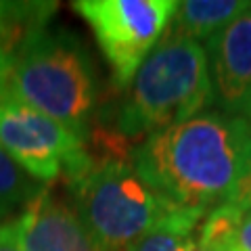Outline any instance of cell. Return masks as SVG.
Returning a JSON list of instances; mask_svg holds the SVG:
<instances>
[{
	"mask_svg": "<svg viewBox=\"0 0 251 251\" xmlns=\"http://www.w3.org/2000/svg\"><path fill=\"white\" fill-rule=\"evenodd\" d=\"M191 251H205V249H203V247L199 245V243H197V239H195V243H193V247H191Z\"/></svg>",
	"mask_w": 251,
	"mask_h": 251,
	"instance_id": "e0dca14e",
	"label": "cell"
},
{
	"mask_svg": "<svg viewBox=\"0 0 251 251\" xmlns=\"http://www.w3.org/2000/svg\"><path fill=\"white\" fill-rule=\"evenodd\" d=\"M203 211L172 207L126 251H191Z\"/></svg>",
	"mask_w": 251,
	"mask_h": 251,
	"instance_id": "8fae6325",
	"label": "cell"
},
{
	"mask_svg": "<svg viewBox=\"0 0 251 251\" xmlns=\"http://www.w3.org/2000/svg\"><path fill=\"white\" fill-rule=\"evenodd\" d=\"M249 145V120L205 111L136 143L132 163L172 205L207 214L234 193Z\"/></svg>",
	"mask_w": 251,
	"mask_h": 251,
	"instance_id": "6da1fadb",
	"label": "cell"
},
{
	"mask_svg": "<svg viewBox=\"0 0 251 251\" xmlns=\"http://www.w3.org/2000/svg\"><path fill=\"white\" fill-rule=\"evenodd\" d=\"M11 57L13 54L4 49V46H0V82H2V77L6 75V72H9L11 67Z\"/></svg>",
	"mask_w": 251,
	"mask_h": 251,
	"instance_id": "2e32d148",
	"label": "cell"
},
{
	"mask_svg": "<svg viewBox=\"0 0 251 251\" xmlns=\"http://www.w3.org/2000/svg\"><path fill=\"white\" fill-rule=\"evenodd\" d=\"M228 203L237 205L241 209H251V145L247 151V159H245V170H243V176L239 180L234 193L230 195Z\"/></svg>",
	"mask_w": 251,
	"mask_h": 251,
	"instance_id": "5bb4252c",
	"label": "cell"
},
{
	"mask_svg": "<svg viewBox=\"0 0 251 251\" xmlns=\"http://www.w3.org/2000/svg\"><path fill=\"white\" fill-rule=\"evenodd\" d=\"M218 111L251 122V6L205 42Z\"/></svg>",
	"mask_w": 251,
	"mask_h": 251,
	"instance_id": "52a82bcc",
	"label": "cell"
},
{
	"mask_svg": "<svg viewBox=\"0 0 251 251\" xmlns=\"http://www.w3.org/2000/svg\"><path fill=\"white\" fill-rule=\"evenodd\" d=\"M214 105L205 46L186 38H163L145 59L115 113L113 130L140 143Z\"/></svg>",
	"mask_w": 251,
	"mask_h": 251,
	"instance_id": "7a4b0ae2",
	"label": "cell"
},
{
	"mask_svg": "<svg viewBox=\"0 0 251 251\" xmlns=\"http://www.w3.org/2000/svg\"><path fill=\"white\" fill-rule=\"evenodd\" d=\"M0 251H23L19 241L17 218L0 220Z\"/></svg>",
	"mask_w": 251,
	"mask_h": 251,
	"instance_id": "9a60e30c",
	"label": "cell"
},
{
	"mask_svg": "<svg viewBox=\"0 0 251 251\" xmlns=\"http://www.w3.org/2000/svg\"><path fill=\"white\" fill-rule=\"evenodd\" d=\"M0 88L80 136H88L97 105V74L72 31L46 25L25 36L13 50Z\"/></svg>",
	"mask_w": 251,
	"mask_h": 251,
	"instance_id": "3957f363",
	"label": "cell"
},
{
	"mask_svg": "<svg viewBox=\"0 0 251 251\" xmlns=\"http://www.w3.org/2000/svg\"><path fill=\"white\" fill-rule=\"evenodd\" d=\"M57 2H0V46L13 54L31 31L46 27Z\"/></svg>",
	"mask_w": 251,
	"mask_h": 251,
	"instance_id": "7c38bea8",
	"label": "cell"
},
{
	"mask_svg": "<svg viewBox=\"0 0 251 251\" xmlns=\"http://www.w3.org/2000/svg\"><path fill=\"white\" fill-rule=\"evenodd\" d=\"M88 23L111 69L113 84L128 88L145 59L163 38L176 0H77L72 4Z\"/></svg>",
	"mask_w": 251,
	"mask_h": 251,
	"instance_id": "5b68a950",
	"label": "cell"
},
{
	"mask_svg": "<svg viewBox=\"0 0 251 251\" xmlns=\"http://www.w3.org/2000/svg\"><path fill=\"white\" fill-rule=\"evenodd\" d=\"M88 155V168L65 182L72 207L100 249L126 251L176 205L140 176L132 155Z\"/></svg>",
	"mask_w": 251,
	"mask_h": 251,
	"instance_id": "277c9868",
	"label": "cell"
},
{
	"mask_svg": "<svg viewBox=\"0 0 251 251\" xmlns=\"http://www.w3.org/2000/svg\"><path fill=\"white\" fill-rule=\"evenodd\" d=\"M197 243L205 251H251V209L226 201L207 211Z\"/></svg>",
	"mask_w": 251,
	"mask_h": 251,
	"instance_id": "30bf717a",
	"label": "cell"
},
{
	"mask_svg": "<svg viewBox=\"0 0 251 251\" xmlns=\"http://www.w3.org/2000/svg\"><path fill=\"white\" fill-rule=\"evenodd\" d=\"M44 186L31 178L21 166H17L2 149H0V220L11 216L15 209H25V205L42 191Z\"/></svg>",
	"mask_w": 251,
	"mask_h": 251,
	"instance_id": "4fadbf2b",
	"label": "cell"
},
{
	"mask_svg": "<svg viewBox=\"0 0 251 251\" xmlns=\"http://www.w3.org/2000/svg\"><path fill=\"white\" fill-rule=\"evenodd\" d=\"M249 6L251 2L243 0H184L178 2L166 34L207 42Z\"/></svg>",
	"mask_w": 251,
	"mask_h": 251,
	"instance_id": "9c48e42d",
	"label": "cell"
},
{
	"mask_svg": "<svg viewBox=\"0 0 251 251\" xmlns=\"http://www.w3.org/2000/svg\"><path fill=\"white\" fill-rule=\"evenodd\" d=\"M17 226L23 251H103L84 228L72 203L49 186L17 216Z\"/></svg>",
	"mask_w": 251,
	"mask_h": 251,
	"instance_id": "ba28073f",
	"label": "cell"
},
{
	"mask_svg": "<svg viewBox=\"0 0 251 251\" xmlns=\"http://www.w3.org/2000/svg\"><path fill=\"white\" fill-rule=\"evenodd\" d=\"M0 149L42 184L88 168L86 138L0 88Z\"/></svg>",
	"mask_w": 251,
	"mask_h": 251,
	"instance_id": "8992f818",
	"label": "cell"
}]
</instances>
